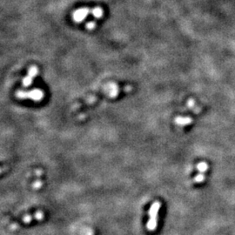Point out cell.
<instances>
[{"label":"cell","instance_id":"6da1fadb","mask_svg":"<svg viewBox=\"0 0 235 235\" xmlns=\"http://www.w3.org/2000/svg\"><path fill=\"white\" fill-rule=\"evenodd\" d=\"M160 203L159 201H155L151 206L149 210V219L146 224L147 229L152 232L157 228L158 226V218H159V212L160 209Z\"/></svg>","mask_w":235,"mask_h":235},{"label":"cell","instance_id":"7a4b0ae2","mask_svg":"<svg viewBox=\"0 0 235 235\" xmlns=\"http://www.w3.org/2000/svg\"><path fill=\"white\" fill-rule=\"evenodd\" d=\"M89 13H91V10L88 8L85 7V8L78 9L73 12V15H72L73 20L76 23H81L86 19V17L89 15Z\"/></svg>","mask_w":235,"mask_h":235},{"label":"cell","instance_id":"3957f363","mask_svg":"<svg viewBox=\"0 0 235 235\" xmlns=\"http://www.w3.org/2000/svg\"><path fill=\"white\" fill-rule=\"evenodd\" d=\"M193 122V119L191 117H177L175 119V123L178 125V126H185L189 125Z\"/></svg>","mask_w":235,"mask_h":235},{"label":"cell","instance_id":"277c9868","mask_svg":"<svg viewBox=\"0 0 235 235\" xmlns=\"http://www.w3.org/2000/svg\"><path fill=\"white\" fill-rule=\"evenodd\" d=\"M91 13H92V15H93L94 17L101 18V17H103L104 12L100 7H95V8H93V9L91 10Z\"/></svg>","mask_w":235,"mask_h":235},{"label":"cell","instance_id":"5b68a950","mask_svg":"<svg viewBox=\"0 0 235 235\" xmlns=\"http://www.w3.org/2000/svg\"><path fill=\"white\" fill-rule=\"evenodd\" d=\"M197 169L199 171V173H203L205 174L206 172L208 169V165H207L206 162H200L197 165Z\"/></svg>","mask_w":235,"mask_h":235},{"label":"cell","instance_id":"8992f818","mask_svg":"<svg viewBox=\"0 0 235 235\" xmlns=\"http://www.w3.org/2000/svg\"><path fill=\"white\" fill-rule=\"evenodd\" d=\"M205 174L203 173H199L198 175H196L194 178V182L195 183H202L204 180H205Z\"/></svg>","mask_w":235,"mask_h":235},{"label":"cell","instance_id":"52a82bcc","mask_svg":"<svg viewBox=\"0 0 235 235\" xmlns=\"http://www.w3.org/2000/svg\"><path fill=\"white\" fill-rule=\"evenodd\" d=\"M95 26H96V22H94V21H91V22H88L86 24V28L88 30H93L95 28Z\"/></svg>","mask_w":235,"mask_h":235},{"label":"cell","instance_id":"ba28073f","mask_svg":"<svg viewBox=\"0 0 235 235\" xmlns=\"http://www.w3.org/2000/svg\"><path fill=\"white\" fill-rule=\"evenodd\" d=\"M195 101L193 100V99H189L188 100V102H187V106L189 107V108H191V109H193L195 107Z\"/></svg>","mask_w":235,"mask_h":235}]
</instances>
